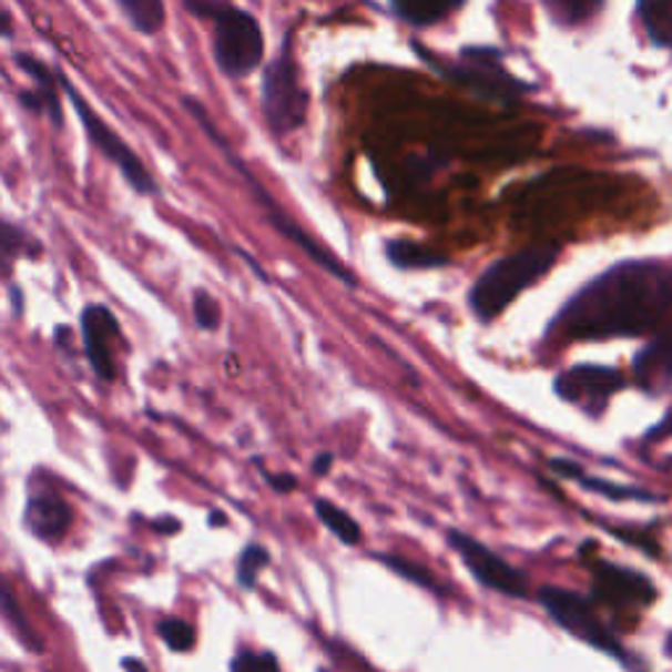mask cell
<instances>
[{"label": "cell", "mask_w": 672, "mask_h": 672, "mask_svg": "<svg viewBox=\"0 0 672 672\" xmlns=\"http://www.w3.org/2000/svg\"><path fill=\"white\" fill-rule=\"evenodd\" d=\"M465 59H468V63H465V80L474 84V88L497 98L512 95V92L518 90V82H512L510 77L505 74L502 67L495 63V55L491 53H486L483 61V50H468Z\"/></svg>", "instance_id": "cell-14"}, {"label": "cell", "mask_w": 672, "mask_h": 672, "mask_svg": "<svg viewBox=\"0 0 672 672\" xmlns=\"http://www.w3.org/2000/svg\"><path fill=\"white\" fill-rule=\"evenodd\" d=\"M449 544L457 549L465 568H468L486 589H495L512 599L526 597V576L520 573L518 568H512L510 562H505L497 552H491L489 547H483L481 541H476L474 536L449 531Z\"/></svg>", "instance_id": "cell-8"}, {"label": "cell", "mask_w": 672, "mask_h": 672, "mask_svg": "<svg viewBox=\"0 0 672 672\" xmlns=\"http://www.w3.org/2000/svg\"><path fill=\"white\" fill-rule=\"evenodd\" d=\"M0 614H3V620L6 623H9L13 631H17L21 639H24V643L27 646H32V649H40L38 643V639H34V633H32V628L27 625V620H24V612L19 610V604H17V599H13V593H11V589L9 586H6V581L3 578H0Z\"/></svg>", "instance_id": "cell-21"}, {"label": "cell", "mask_w": 672, "mask_h": 672, "mask_svg": "<svg viewBox=\"0 0 672 672\" xmlns=\"http://www.w3.org/2000/svg\"><path fill=\"white\" fill-rule=\"evenodd\" d=\"M184 6H187V11H192L200 19H213L228 3L226 0H184Z\"/></svg>", "instance_id": "cell-29"}, {"label": "cell", "mask_w": 672, "mask_h": 672, "mask_svg": "<svg viewBox=\"0 0 672 672\" xmlns=\"http://www.w3.org/2000/svg\"><path fill=\"white\" fill-rule=\"evenodd\" d=\"M124 670L126 672H147L138 660H124Z\"/></svg>", "instance_id": "cell-35"}, {"label": "cell", "mask_w": 672, "mask_h": 672, "mask_svg": "<svg viewBox=\"0 0 672 672\" xmlns=\"http://www.w3.org/2000/svg\"><path fill=\"white\" fill-rule=\"evenodd\" d=\"M159 635L171 652H190V649L195 646V628H192L190 623H184V620H176V618L161 620Z\"/></svg>", "instance_id": "cell-25"}, {"label": "cell", "mask_w": 672, "mask_h": 672, "mask_svg": "<svg viewBox=\"0 0 672 672\" xmlns=\"http://www.w3.org/2000/svg\"><path fill=\"white\" fill-rule=\"evenodd\" d=\"M129 24L142 34H155L166 24V6L163 0H116Z\"/></svg>", "instance_id": "cell-16"}, {"label": "cell", "mask_w": 672, "mask_h": 672, "mask_svg": "<svg viewBox=\"0 0 672 672\" xmlns=\"http://www.w3.org/2000/svg\"><path fill=\"white\" fill-rule=\"evenodd\" d=\"M40 245L21 226L0 218V278L9 276L19 257H38Z\"/></svg>", "instance_id": "cell-15"}, {"label": "cell", "mask_w": 672, "mask_h": 672, "mask_svg": "<svg viewBox=\"0 0 672 672\" xmlns=\"http://www.w3.org/2000/svg\"><path fill=\"white\" fill-rule=\"evenodd\" d=\"M263 113L276 134H289L303 126L307 113V95L299 88L295 61L289 50L266 69L263 77Z\"/></svg>", "instance_id": "cell-7"}, {"label": "cell", "mask_w": 672, "mask_h": 672, "mask_svg": "<svg viewBox=\"0 0 672 672\" xmlns=\"http://www.w3.org/2000/svg\"><path fill=\"white\" fill-rule=\"evenodd\" d=\"M192 310H195V320L200 328H205V332H213V328H218L221 320V307L216 299H213L208 292H195V299H192Z\"/></svg>", "instance_id": "cell-27"}, {"label": "cell", "mask_w": 672, "mask_h": 672, "mask_svg": "<svg viewBox=\"0 0 672 672\" xmlns=\"http://www.w3.org/2000/svg\"><path fill=\"white\" fill-rule=\"evenodd\" d=\"M155 528H161V531H179V523L176 520H163V523H155Z\"/></svg>", "instance_id": "cell-36"}, {"label": "cell", "mask_w": 672, "mask_h": 672, "mask_svg": "<svg viewBox=\"0 0 672 672\" xmlns=\"http://www.w3.org/2000/svg\"><path fill=\"white\" fill-rule=\"evenodd\" d=\"M557 255H560L557 245H536L495 263L470 292V305H474L476 316L483 320L499 316L520 292L531 287L536 278H541L554 266Z\"/></svg>", "instance_id": "cell-2"}, {"label": "cell", "mask_w": 672, "mask_h": 672, "mask_svg": "<svg viewBox=\"0 0 672 672\" xmlns=\"http://www.w3.org/2000/svg\"><path fill=\"white\" fill-rule=\"evenodd\" d=\"M539 602L552 614L554 623L568 633H573L576 639L586 641L589 646L599 649V652L625 656L623 643L599 620V614L593 612V607L583 597H578L573 591L557 589V586H547V589L539 591Z\"/></svg>", "instance_id": "cell-6"}, {"label": "cell", "mask_w": 672, "mask_h": 672, "mask_svg": "<svg viewBox=\"0 0 672 672\" xmlns=\"http://www.w3.org/2000/svg\"><path fill=\"white\" fill-rule=\"evenodd\" d=\"M386 253H389L391 263L399 268H434L447 263L445 255H436L434 250L420 247L416 242H391Z\"/></svg>", "instance_id": "cell-19"}, {"label": "cell", "mask_w": 672, "mask_h": 672, "mask_svg": "<svg viewBox=\"0 0 672 672\" xmlns=\"http://www.w3.org/2000/svg\"><path fill=\"white\" fill-rule=\"evenodd\" d=\"M268 552L263 547L257 544H250L245 552H242L240 562H237V581L242 589H253L255 581H257V573H261L263 568L268 564Z\"/></svg>", "instance_id": "cell-26"}, {"label": "cell", "mask_w": 672, "mask_h": 672, "mask_svg": "<svg viewBox=\"0 0 672 672\" xmlns=\"http://www.w3.org/2000/svg\"><path fill=\"white\" fill-rule=\"evenodd\" d=\"M557 395L568 403H581V405H597L604 403L607 397L623 386V376L612 368L602 366H578L564 370L557 378Z\"/></svg>", "instance_id": "cell-11"}, {"label": "cell", "mask_w": 672, "mask_h": 672, "mask_svg": "<svg viewBox=\"0 0 672 672\" xmlns=\"http://www.w3.org/2000/svg\"><path fill=\"white\" fill-rule=\"evenodd\" d=\"M664 434H672V416H670L668 420H664V424H662V426H656V428H654L652 439H654V436H664Z\"/></svg>", "instance_id": "cell-34"}, {"label": "cell", "mask_w": 672, "mask_h": 672, "mask_svg": "<svg viewBox=\"0 0 672 672\" xmlns=\"http://www.w3.org/2000/svg\"><path fill=\"white\" fill-rule=\"evenodd\" d=\"M635 376L646 389H664L672 381V326L635 357Z\"/></svg>", "instance_id": "cell-13"}, {"label": "cell", "mask_w": 672, "mask_h": 672, "mask_svg": "<svg viewBox=\"0 0 672 672\" xmlns=\"http://www.w3.org/2000/svg\"><path fill=\"white\" fill-rule=\"evenodd\" d=\"M268 483L274 486L276 491H292L297 486V481L292 476H268Z\"/></svg>", "instance_id": "cell-31"}, {"label": "cell", "mask_w": 672, "mask_h": 672, "mask_svg": "<svg viewBox=\"0 0 672 672\" xmlns=\"http://www.w3.org/2000/svg\"><path fill=\"white\" fill-rule=\"evenodd\" d=\"M593 593L604 602L633 607H649L656 599L654 583L646 576L610 562L593 564Z\"/></svg>", "instance_id": "cell-10"}, {"label": "cell", "mask_w": 672, "mask_h": 672, "mask_svg": "<svg viewBox=\"0 0 672 672\" xmlns=\"http://www.w3.org/2000/svg\"><path fill=\"white\" fill-rule=\"evenodd\" d=\"M184 105H187V111L192 113V116H195V119H197V124L205 129V134H208V138H213V140H216V145H218L221 150H224V153L228 155V161H232V163H234V166H237V171H240V174L247 179L250 190H253V192H255V197H257V200H261V205H263V208H266V213H268V218H271V224H274V226L278 228V232H282V234H284V237H289L292 242H295V245H297L299 250H305V255H307V257H313V261H316L320 268H326V271H328V274H332V276H336V278H339V282H345V284H347V287H355V276H353V274H349V271H347L345 266H342V263H339V261H336V257H334L332 253H326V250H324V247H318V245H316V242H313L310 237H307V234L303 232V228H299L297 224H292V221L287 218V213H284L282 208H278V205L274 203V200H271V197H268V192H266V190H263V187H261V184H257V182H255V176H253V174H250V171H247V166H245V163H242V161L237 159V155H234V153H232V150H228V145H226V142L218 138L216 126H213V121L208 119V113H205V111H203V105H200V103H197V100H192V98H187V100H184Z\"/></svg>", "instance_id": "cell-5"}, {"label": "cell", "mask_w": 672, "mask_h": 672, "mask_svg": "<svg viewBox=\"0 0 672 672\" xmlns=\"http://www.w3.org/2000/svg\"><path fill=\"white\" fill-rule=\"evenodd\" d=\"M378 560H381L386 568H391L395 573H399L405 578V581L416 583L420 586V589H428V591H439L441 593V586L436 583V578L431 570L420 568V564L405 560V557H389V554H378Z\"/></svg>", "instance_id": "cell-22"}, {"label": "cell", "mask_w": 672, "mask_h": 672, "mask_svg": "<svg viewBox=\"0 0 672 672\" xmlns=\"http://www.w3.org/2000/svg\"><path fill=\"white\" fill-rule=\"evenodd\" d=\"M0 38H13V19L6 9H0Z\"/></svg>", "instance_id": "cell-32"}, {"label": "cell", "mask_w": 672, "mask_h": 672, "mask_svg": "<svg viewBox=\"0 0 672 672\" xmlns=\"http://www.w3.org/2000/svg\"><path fill=\"white\" fill-rule=\"evenodd\" d=\"M27 528L42 541H61L69 533L71 523H74V512H71L69 502L59 495H34L27 502Z\"/></svg>", "instance_id": "cell-12"}, {"label": "cell", "mask_w": 672, "mask_h": 672, "mask_svg": "<svg viewBox=\"0 0 672 672\" xmlns=\"http://www.w3.org/2000/svg\"><path fill=\"white\" fill-rule=\"evenodd\" d=\"M672 310V268L662 263H623L593 278L554 320L568 339L641 336Z\"/></svg>", "instance_id": "cell-1"}, {"label": "cell", "mask_w": 672, "mask_h": 672, "mask_svg": "<svg viewBox=\"0 0 672 672\" xmlns=\"http://www.w3.org/2000/svg\"><path fill=\"white\" fill-rule=\"evenodd\" d=\"M547 6L564 24H581V21L597 13L602 0H547Z\"/></svg>", "instance_id": "cell-24"}, {"label": "cell", "mask_w": 672, "mask_h": 672, "mask_svg": "<svg viewBox=\"0 0 672 672\" xmlns=\"http://www.w3.org/2000/svg\"><path fill=\"white\" fill-rule=\"evenodd\" d=\"M232 672H278V664L274 654L242 652L240 656H234Z\"/></svg>", "instance_id": "cell-28"}, {"label": "cell", "mask_w": 672, "mask_h": 672, "mask_svg": "<svg viewBox=\"0 0 672 672\" xmlns=\"http://www.w3.org/2000/svg\"><path fill=\"white\" fill-rule=\"evenodd\" d=\"M460 3L462 0H395V9L413 24H434Z\"/></svg>", "instance_id": "cell-18"}, {"label": "cell", "mask_w": 672, "mask_h": 672, "mask_svg": "<svg viewBox=\"0 0 672 672\" xmlns=\"http://www.w3.org/2000/svg\"><path fill=\"white\" fill-rule=\"evenodd\" d=\"M549 468H552L554 474L562 478H576V481H581L583 478V468L573 460H560V457H557V460L549 462Z\"/></svg>", "instance_id": "cell-30"}, {"label": "cell", "mask_w": 672, "mask_h": 672, "mask_svg": "<svg viewBox=\"0 0 672 672\" xmlns=\"http://www.w3.org/2000/svg\"><path fill=\"white\" fill-rule=\"evenodd\" d=\"M213 21V59L226 77H247L263 61V32L247 11L224 6Z\"/></svg>", "instance_id": "cell-3"}, {"label": "cell", "mask_w": 672, "mask_h": 672, "mask_svg": "<svg viewBox=\"0 0 672 672\" xmlns=\"http://www.w3.org/2000/svg\"><path fill=\"white\" fill-rule=\"evenodd\" d=\"M639 11L649 38L672 50V0H641Z\"/></svg>", "instance_id": "cell-17"}, {"label": "cell", "mask_w": 672, "mask_h": 672, "mask_svg": "<svg viewBox=\"0 0 672 672\" xmlns=\"http://www.w3.org/2000/svg\"><path fill=\"white\" fill-rule=\"evenodd\" d=\"M82 336L92 370L103 381H113L116 378V342L121 336L116 316L105 305L84 307Z\"/></svg>", "instance_id": "cell-9"}, {"label": "cell", "mask_w": 672, "mask_h": 672, "mask_svg": "<svg viewBox=\"0 0 672 672\" xmlns=\"http://www.w3.org/2000/svg\"><path fill=\"white\" fill-rule=\"evenodd\" d=\"M581 483L586 489L597 491V495L618 499V502H656L654 495H649L646 489H633V486H618L610 481H602V478H581Z\"/></svg>", "instance_id": "cell-23"}, {"label": "cell", "mask_w": 672, "mask_h": 672, "mask_svg": "<svg viewBox=\"0 0 672 672\" xmlns=\"http://www.w3.org/2000/svg\"><path fill=\"white\" fill-rule=\"evenodd\" d=\"M59 84L69 95L71 105H74L77 116L82 119L84 132H88L92 145L100 150V155H105V159L121 171V176L126 179L129 187L138 192V195H159V184H155V179L150 176V171L145 169V163L140 161V155L134 153V150L129 147L116 132H113L111 124H105V121L92 111V105L80 95V92H77V88L69 82L67 74H59Z\"/></svg>", "instance_id": "cell-4"}, {"label": "cell", "mask_w": 672, "mask_h": 672, "mask_svg": "<svg viewBox=\"0 0 672 672\" xmlns=\"http://www.w3.org/2000/svg\"><path fill=\"white\" fill-rule=\"evenodd\" d=\"M332 462H334V460H332V455L324 452V455L318 457L316 462H313V470H316L318 476H326V474H328V468H332Z\"/></svg>", "instance_id": "cell-33"}, {"label": "cell", "mask_w": 672, "mask_h": 672, "mask_svg": "<svg viewBox=\"0 0 672 672\" xmlns=\"http://www.w3.org/2000/svg\"><path fill=\"white\" fill-rule=\"evenodd\" d=\"M316 512H318L320 523H324L339 541H345V544H357V541H360V526H357L345 510H339L336 505L326 502V499H318Z\"/></svg>", "instance_id": "cell-20"}]
</instances>
